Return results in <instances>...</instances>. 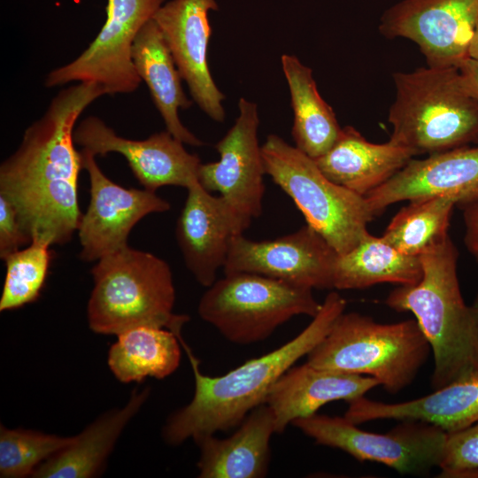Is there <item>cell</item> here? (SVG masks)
Here are the masks:
<instances>
[{"label": "cell", "mask_w": 478, "mask_h": 478, "mask_svg": "<svg viewBox=\"0 0 478 478\" xmlns=\"http://www.w3.org/2000/svg\"><path fill=\"white\" fill-rule=\"evenodd\" d=\"M104 95L94 82L61 89L0 166V195L16 209L31 242L63 245L78 229L82 214L78 179L83 166L73 131L83 111Z\"/></svg>", "instance_id": "cell-1"}, {"label": "cell", "mask_w": 478, "mask_h": 478, "mask_svg": "<svg viewBox=\"0 0 478 478\" xmlns=\"http://www.w3.org/2000/svg\"><path fill=\"white\" fill-rule=\"evenodd\" d=\"M346 300L329 292L310 324L295 338L259 358L250 359L220 376L204 374L181 333L177 335L195 378L194 396L166 420L162 436L170 445L239 426L266 397L278 379L326 336L346 308Z\"/></svg>", "instance_id": "cell-2"}, {"label": "cell", "mask_w": 478, "mask_h": 478, "mask_svg": "<svg viewBox=\"0 0 478 478\" xmlns=\"http://www.w3.org/2000/svg\"><path fill=\"white\" fill-rule=\"evenodd\" d=\"M419 257L420 281L396 288L385 304L414 315L431 348V387L437 389L478 374V307L464 302L457 275L459 251L449 235Z\"/></svg>", "instance_id": "cell-3"}, {"label": "cell", "mask_w": 478, "mask_h": 478, "mask_svg": "<svg viewBox=\"0 0 478 478\" xmlns=\"http://www.w3.org/2000/svg\"><path fill=\"white\" fill-rule=\"evenodd\" d=\"M389 141L415 154L478 144V98L465 88L458 67H419L392 74Z\"/></svg>", "instance_id": "cell-4"}, {"label": "cell", "mask_w": 478, "mask_h": 478, "mask_svg": "<svg viewBox=\"0 0 478 478\" xmlns=\"http://www.w3.org/2000/svg\"><path fill=\"white\" fill-rule=\"evenodd\" d=\"M88 302V322L97 334L120 335L128 329L158 327L175 335L189 317L173 312L175 288L167 262L128 245L96 261Z\"/></svg>", "instance_id": "cell-5"}, {"label": "cell", "mask_w": 478, "mask_h": 478, "mask_svg": "<svg viewBox=\"0 0 478 478\" xmlns=\"http://www.w3.org/2000/svg\"><path fill=\"white\" fill-rule=\"evenodd\" d=\"M430 345L415 320L379 323L343 312L307 354L315 367L374 378L389 393L409 386L426 363Z\"/></svg>", "instance_id": "cell-6"}, {"label": "cell", "mask_w": 478, "mask_h": 478, "mask_svg": "<svg viewBox=\"0 0 478 478\" xmlns=\"http://www.w3.org/2000/svg\"><path fill=\"white\" fill-rule=\"evenodd\" d=\"M261 149L266 174L338 254L353 249L369 233L367 224L374 217L365 197L330 181L314 159L277 135H269Z\"/></svg>", "instance_id": "cell-7"}, {"label": "cell", "mask_w": 478, "mask_h": 478, "mask_svg": "<svg viewBox=\"0 0 478 478\" xmlns=\"http://www.w3.org/2000/svg\"><path fill=\"white\" fill-rule=\"evenodd\" d=\"M320 306L312 289L257 274L233 273L208 287L198 314L229 342L251 344L264 341L294 316L313 318Z\"/></svg>", "instance_id": "cell-8"}, {"label": "cell", "mask_w": 478, "mask_h": 478, "mask_svg": "<svg viewBox=\"0 0 478 478\" xmlns=\"http://www.w3.org/2000/svg\"><path fill=\"white\" fill-rule=\"evenodd\" d=\"M291 424L318 444L343 451L361 462H377L412 475L438 467L447 436L439 427L414 420H403L385 434L358 428L344 416L314 413Z\"/></svg>", "instance_id": "cell-9"}, {"label": "cell", "mask_w": 478, "mask_h": 478, "mask_svg": "<svg viewBox=\"0 0 478 478\" xmlns=\"http://www.w3.org/2000/svg\"><path fill=\"white\" fill-rule=\"evenodd\" d=\"M166 0H107L106 19L89 47L70 63L50 71L47 88L94 82L105 95L132 93L143 81L132 58L134 41Z\"/></svg>", "instance_id": "cell-10"}, {"label": "cell", "mask_w": 478, "mask_h": 478, "mask_svg": "<svg viewBox=\"0 0 478 478\" xmlns=\"http://www.w3.org/2000/svg\"><path fill=\"white\" fill-rule=\"evenodd\" d=\"M477 23L478 0H403L383 13L379 31L412 41L428 66L459 68Z\"/></svg>", "instance_id": "cell-11"}, {"label": "cell", "mask_w": 478, "mask_h": 478, "mask_svg": "<svg viewBox=\"0 0 478 478\" xmlns=\"http://www.w3.org/2000/svg\"><path fill=\"white\" fill-rule=\"evenodd\" d=\"M338 253L309 225L274 240L253 241L235 235L224 274L252 273L309 289H334Z\"/></svg>", "instance_id": "cell-12"}, {"label": "cell", "mask_w": 478, "mask_h": 478, "mask_svg": "<svg viewBox=\"0 0 478 478\" xmlns=\"http://www.w3.org/2000/svg\"><path fill=\"white\" fill-rule=\"evenodd\" d=\"M258 105L244 97L238 101L234 125L216 143V162L201 164L200 184L209 192L217 191L234 209L247 229L262 212L266 174L262 149L258 143Z\"/></svg>", "instance_id": "cell-13"}, {"label": "cell", "mask_w": 478, "mask_h": 478, "mask_svg": "<svg viewBox=\"0 0 478 478\" xmlns=\"http://www.w3.org/2000/svg\"><path fill=\"white\" fill-rule=\"evenodd\" d=\"M82 166L89 174L90 199L81 214L78 235L82 261H97L127 244L128 235L150 213L169 211L170 204L150 189H127L109 179L95 155L81 150Z\"/></svg>", "instance_id": "cell-14"}, {"label": "cell", "mask_w": 478, "mask_h": 478, "mask_svg": "<svg viewBox=\"0 0 478 478\" xmlns=\"http://www.w3.org/2000/svg\"><path fill=\"white\" fill-rule=\"evenodd\" d=\"M73 140L95 156L121 154L146 189L156 191L164 186L187 189L198 181L199 157L187 151L183 143L166 129L143 140H133L120 136L98 117L89 116L75 127Z\"/></svg>", "instance_id": "cell-15"}, {"label": "cell", "mask_w": 478, "mask_h": 478, "mask_svg": "<svg viewBox=\"0 0 478 478\" xmlns=\"http://www.w3.org/2000/svg\"><path fill=\"white\" fill-rule=\"evenodd\" d=\"M216 0H171L154 14L179 73L193 102L212 120L223 122L225 95L216 85L207 59L212 35L209 13Z\"/></svg>", "instance_id": "cell-16"}, {"label": "cell", "mask_w": 478, "mask_h": 478, "mask_svg": "<svg viewBox=\"0 0 478 478\" xmlns=\"http://www.w3.org/2000/svg\"><path fill=\"white\" fill-rule=\"evenodd\" d=\"M433 196L450 197L458 207L478 200V146L412 158L365 198L375 217L392 204Z\"/></svg>", "instance_id": "cell-17"}, {"label": "cell", "mask_w": 478, "mask_h": 478, "mask_svg": "<svg viewBox=\"0 0 478 478\" xmlns=\"http://www.w3.org/2000/svg\"><path fill=\"white\" fill-rule=\"evenodd\" d=\"M187 191L176 239L187 268L199 284L208 288L224 267L233 238L246 229L228 203L221 196L211 195L199 181Z\"/></svg>", "instance_id": "cell-18"}, {"label": "cell", "mask_w": 478, "mask_h": 478, "mask_svg": "<svg viewBox=\"0 0 478 478\" xmlns=\"http://www.w3.org/2000/svg\"><path fill=\"white\" fill-rule=\"evenodd\" d=\"M374 378L312 366L305 362L286 371L270 389L266 404L281 434L295 420L311 416L335 400L351 402L379 386Z\"/></svg>", "instance_id": "cell-19"}, {"label": "cell", "mask_w": 478, "mask_h": 478, "mask_svg": "<svg viewBox=\"0 0 478 478\" xmlns=\"http://www.w3.org/2000/svg\"><path fill=\"white\" fill-rule=\"evenodd\" d=\"M348 404L344 417L357 425L378 420H414L451 433L478 421V374L405 402L384 403L364 396Z\"/></svg>", "instance_id": "cell-20"}, {"label": "cell", "mask_w": 478, "mask_h": 478, "mask_svg": "<svg viewBox=\"0 0 478 478\" xmlns=\"http://www.w3.org/2000/svg\"><path fill=\"white\" fill-rule=\"evenodd\" d=\"M275 432L271 408L262 404L227 438L204 436L195 443L200 450L197 464L200 478H261L267 474L270 440Z\"/></svg>", "instance_id": "cell-21"}, {"label": "cell", "mask_w": 478, "mask_h": 478, "mask_svg": "<svg viewBox=\"0 0 478 478\" xmlns=\"http://www.w3.org/2000/svg\"><path fill=\"white\" fill-rule=\"evenodd\" d=\"M414 156L412 150L390 141L371 143L354 127L345 126L334 145L314 161L330 181L365 197Z\"/></svg>", "instance_id": "cell-22"}, {"label": "cell", "mask_w": 478, "mask_h": 478, "mask_svg": "<svg viewBox=\"0 0 478 478\" xmlns=\"http://www.w3.org/2000/svg\"><path fill=\"white\" fill-rule=\"evenodd\" d=\"M132 58L138 75L149 88L166 130L185 144L203 146L204 143L179 118L178 111L190 108L193 101L183 91L182 78L153 19L146 22L136 35Z\"/></svg>", "instance_id": "cell-23"}, {"label": "cell", "mask_w": 478, "mask_h": 478, "mask_svg": "<svg viewBox=\"0 0 478 478\" xmlns=\"http://www.w3.org/2000/svg\"><path fill=\"white\" fill-rule=\"evenodd\" d=\"M150 394L149 389L134 390L127 405L108 412L73 436L66 448L41 464L35 478H89L98 474L122 430L138 412Z\"/></svg>", "instance_id": "cell-24"}, {"label": "cell", "mask_w": 478, "mask_h": 478, "mask_svg": "<svg viewBox=\"0 0 478 478\" xmlns=\"http://www.w3.org/2000/svg\"><path fill=\"white\" fill-rule=\"evenodd\" d=\"M281 64L290 93L295 146L317 159L334 145L342 127L333 108L321 97L312 70L289 54L281 55Z\"/></svg>", "instance_id": "cell-25"}, {"label": "cell", "mask_w": 478, "mask_h": 478, "mask_svg": "<svg viewBox=\"0 0 478 478\" xmlns=\"http://www.w3.org/2000/svg\"><path fill=\"white\" fill-rule=\"evenodd\" d=\"M422 274L420 257L402 253L382 236L368 233L353 249L338 254L333 286L336 289H361L385 282L413 285Z\"/></svg>", "instance_id": "cell-26"}, {"label": "cell", "mask_w": 478, "mask_h": 478, "mask_svg": "<svg viewBox=\"0 0 478 478\" xmlns=\"http://www.w3.org/2000/svg\"><path fill=\"white\" fill-rule=\"evenodd\" d=\"M111 346L108 365L121 382L163 379L179 366L181 351L177 335L169 329L142 326L118 335Z\"/></svg>", "instance_id": "cell-27"}, {"label": "cell", "mask_w": 478, "mask_h": 478, "mask_svg": "<svg viewBox=\"0 0 478 478\" xmlns=\"http://www.w3.org/2000/svg\"><path fill=\"white\" fill-rule=\"evenodd\" d=\"M392 218L382 238L398 251L419 257L448 235L456 201L446 196L410 200Z\"/></svg>", "instance_id": "cell-28"}, {"label": "cell", "mask_w": 478, "mask_h": 478, "mask_svg": "<svg viewBox=\"0 0 478 478\" xmlns=\"http://www.w3.org/2000/svg\"><path fill=\"white\" fill-rule=\"evenodd\" d=\"M50 245L32 241L4 260L5 278L0 298V311H10L35 302L45 283L51 260Z\"/></svg>", "instance_id": "cell-29"}, {"label": "cell", "mask_w": 478, "mask_h": 478, "mask_svg": "<svg viewBox=\"0 0 478 478\" xmlns=\"http://www.w3.org/2000/svg\"><path fill=\"white\" fill-rule=\"evenodd\" d=\"M73 437L0 427V477L22 478L67 447Z\"/></svg>", "instance_id": "cell-30"}, {"label": "cell", "mask_w": 478, "mask_h": 478, "mask_svg": "<svg viewBox=\"0 0 478 478\" xmlns=\"http://www.w3.org/2000/svg\"><path fill=\"white\" fill-rule=\"evenodd\" d=\"M438 467L440 477L478 478V421L447 433Z\"/></svg>", "instance_id": "cell-31"}, {"label": "cell", "mask_w": 478, "mask_h": 478, "mask_svg": "<svg viewBox=\"0 0 478 478\" xmlns=\"http://www.w3.org/2000/svg\"><path fill=\"white\" fill-rule=\"evenodd\" d=\"M31 243L16 209L0 195V258L4 260L12 253Z\"/></svg>", "instance_id": "cell-32"}, {"label": "cell", "mask_w": 478, "mask_h": 478, "mask_svg": "<svg viewBox=\"0 0 478 478\" xmlns=\"http://www.w3.org/2000/svg\"><path fill=\"white\" fill-rule=\"evenodd\" d=\"M465 224L464 243L478 263V200L459 207Z\"/></svg>", "instance_id": "cell-33"}, {"label": "cell", "mask_w": 478, "mask_h": 478, "mask_svg": "<svg viewBox=\"0 0 478 478\" xmlns=\"http://www.w3.org/2000/svg\"><path fill=\"white\" fill-rule=\"evenodd\" d=\"M466 89L478 98V59L468 58L459 66Z\"/></svg>", "instance_id": "cell-34"}, {"label": "cell", "mask_w": 478, "mask_h": 478, "mask_svg": "<svg viewBox=\"0 0 478 478\" xmlns=\"http://www.w3.org/2000/svg\"><path fill=\"white\" fill-rule=\"evenodd\" d=\"M469 58L478 59V23L469 50Z\"/></svg>", "instance_id": "cell-35"}, {"label": "cell", "mask_w": 478, "mask_h": 478, "mask_svg": "<svg viewBox=\"0 0 478 478\" xmlns=\"http://www.w3.org/2000/svg\"><path fill=\"white\" fill-rule=\"evenodd\" d=\"M473 305L475 306V307H478V295H477Z\"/></svg>", "instance_id": "cell-36"}]
</instances>
